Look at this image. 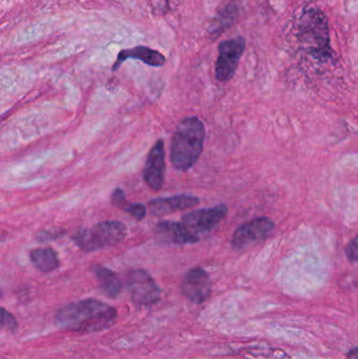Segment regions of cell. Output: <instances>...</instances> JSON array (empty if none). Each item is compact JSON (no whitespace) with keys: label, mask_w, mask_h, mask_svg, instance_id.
I'll use <instances>...</instances> for the list:
<instances>
[{"label":"cell","mask_w":358,"mask_h":359,"mask_svg":"<svg viewBox=\"0 0 358 359\" xmlns=\"http://www.w3.org/2000/svg\"><path fill=\"white\" fill-rule=\"evenodd\" d=\"M117 317L115 308L97 299H84L61 308L56 321L61 328L82 333H95L110 328Z\"/></svg>","instance_id":"1"},{"label":"cell","mask_w":358,"mask_h":359,"mask_svg":"<svg viewBox=\"0 0 358 359\" xmlns=\"http://www.w3.org/2000/svg\"><path fill=\"white\" fill-rule=\"evenodd\" d=\"M206 129L198 117L184 118L177 126L170 146V161L175 169L188 171L203 151Z\"/></svg>","instance_id":"2"},{"label":"cell","mask_w":358,"mask_h":359,"mask_svg":"<svg viewBox=\"0 0 358 359\" xmlns=\"http://www.w3.org/2000/svg\"><path fill=\"white\" fill-rule=\"evenodd\" d=\"M298 38L314 58L327 60L333 57L328 21L320 10L316 8L305 10L298 21Z\"/></svg>","instance_id":"3"},{"label":"cell","mask_w":358,"mask_h":359,"mask_svg":"<svg viewBox=\"0 0 358 359\" xmlns=\"http://www.w3.org/2000/svg\"><path fill=\"white\" fill-rule=\"evenodd\" d=\"M127 230L123 223L105 221L79 230L73 236V240L82 251L90 253L120 244L127 236Z\"/></svg>","instance_id":"4"},{"label":"cell","mask_w":358,"mask_h":359,"mask_svg":"<svg viewBox=\"0 0 358 359\" xmlns=\"http://www.w3.org/2000/svg\"><path fill=\"white\" fill-rule=\"evenodd\" d=\"M246 41L243 37L225 40L219 45V56L216 62V79L228 82L235 76L240 60L245 51Z\"/></svg>","instance_id":"5"},{"label":"cell","mask_w":358,"mask_h":359,"mask_svg":"<svg viewBox=\"0 0 358 359\" xmlns=\"http://www.w3.org/2000/svg\"><path fill=\"white\" fill-rule=\"evenodd\" d=\"M274 228V222L266 216L253 219L235 230L231 238L232 246L235 249H243L255 243L261 242L272 234Z\"/></svg>","instance_id":"6"},{"label":"cell","mask_w":358,"mask_h":359,"mask_svg":"<svg viewBox=\"0 0 358 359\" xmlns=\"http://www.w3.org/2000/svg\"><path fill=\"white\" fill-rule=\"evenodd\" d=\"M228 208L226 205L221 204L212 208L198 209L185 214L182 218L184 226L192 234H207L216 228L227 216Z\"/></svg>","instance_id":"7"},{"label":"cell","mask_w":358,"mask_h":359,"mask_svg":"<svg viewBox=\"0 0 358 359\" xmlns=\"http://www.w3.org/2000/svg\"><path fill=\"white\" fill-rule=\"evenodd\" d=\"M127 288L133 301L139 305H153L160 299V288L145 270L137 269L129 272Z\"/></svg>","instance_id":"8"},{"label":"cell","mask_w":358,"mask_h":359,"mask_svg":"<svg viewBox=\"0 0 358 359\" xmlns=\"http://www.w3.org/2000/svg\"><path fill=\"white\" fill-rule=\"evenodd\" d=\"M166 162H165L164 141L159 140L149 151L143 169L145 183L155 191L160 190L164 185Z\"/></svg>","instance_id":"9"},{"label":"cell","mask_w":358,"mask_h":359,"mask_svg":"<svg viewBox=\"0 0 358 359\" xmlns=\"http://www.w3.org/2000/svg\"><path fill=\"white\" fill-rule=\"evenodd\" d=\"M212 292L210 276L202 268H192L185 274L182 282V293L194 304H202L209 297Z\"/></svg>","instance_id":"10"},{"label":"cell","mask_w":358,"mask_h":359,"mask_svg":"<svg viewBox=\"0 0 358 359\" xmlns=\"http://www.w3.org/2000/svg\"><path fill=\"white\" fill-rule=\"evenodd\" d=\"M155 236L160 242L170 245H188L199 242L200 238L192 234L182 222L163 221L155 227Z\"/></svg>","instance_id":"11"},{"label":"cell","mask_w":358,"mask_h":359,"mask_svg":"<svg viewBox=\"0 0 358 359\" xmlns=\"http://www.w3.org/2000/svg\"><path fill=\"white\" fill-rule=\"evenodd\" d=\"M129 59H137V60L143 61L145 64L153 66V68L163 66L165 61H166L164 55L161 54L158 51L153 50L151 47H144V45H139V47H133V49H125V50L120 51L112 71L116 72V71L119 70L122 63L124 61L129 60Z\"/></svg>","instance_id":"12"},{"label":"cell","mask_w":358,"mask_h":359,"mask_svg":"<svg viewBox=\"0 0 358 359\" xmlns=\"http://www.w3.org/2000/svg\"><path fill=\"white\" fill-rule=\"evenodd\" d=\"M200 199L196 195H179L172 198L155 199L149 203V210L153 216H165L175 211L185 210L196 206Z\"/></svg>","instance_id":"13"},{"label":"cell","mask_w":358,"mask_h":359,"mask_svg":"<svg viewBox=\"0 0 358 359\" xmlns=\"http://www.w3.org/2000/svg\"><path fill=\"white\" fill-rule=\"evenodd\" d=\"M92 272L99 283L100 289L106 297L115 299L120 295L122 290V284L119 277L113 270L108 269L102 265H94Z\"/></svg>","instance_id":"14"},{"label":"cell","mask_w":358,"mask_h":359,"mask_svg":"<svg viewBox=\"0 0 358 359\" xmlns=\"http://www.w3.org/2000/svg\"><path fill=\"white\" fill-rule=\"evenodd\" d=\"M29 258L32 260L33 265L39 271L48 272L54 271L59 267L58 254L53 248H37L29 252Z\"/></svg>","instance_id":"15"},{"label":"cell","mask_w":358,"mask_h":359,"mask_svg":"<svg viewBox=\"0 0 358 359\" xmlns=\"http://www.w3.org/2000/svg\"><path fill=\"white\" fill-rule=\"evenodd\" d=\"M237 15V7L232 5H227L210 23L208 34L212 39L218 38L225 29H229L233 25Z\"/></svg>","instance_id":"16"},{"label":"cell","mask_w":358,"mask_h":359,"mask_svg":"<svg viewBox=\"0 0 358 359\" xmlns=\"http://www.w3.org/2000/svg\"><path fill=\"white\" fill-rule=\"evenodd\" d=\"M112 202L118 208L122 209L125 211L127 214H131V216L136 219V220L141 221L146 216V207L143 204H133V203H129V201L125 198L124 191L121 188H116L112 195Z\"/></svg>","instance_id":"17"},{"label":"cell","mask_w":358,"mask_h":359,"mask_svg":"<svg viewBox=\"0 0 358 359\" xmlns=\"http://www.w3.org/2000/svg\"><path fill=\"white\" fill-rule=\"evenodd\" d=\"M64 230L55 228V230H42V232H39L37 238H38V240H40V242H48V240H56V238H60V236H64Z\"/></svg>","instance_id":"18"},{"label":"cell","mask_w":358,"mask_h":359,"mask_svg":"<svg viewBox=\"0 0 358 359\" xmlns=\"http://www.w3.org/2000/svg\"><path fill=\"white\" fill-rule=\"evenodd\" d=\"M345 252L350 262H358V234L350 240Z\"/></svg>","instance_id":"19"},{"label":"cell","mask_w":358,"mask_h":359,"mask_svg":"<svg viewBox=\"0 0 358 359\" xmlns=\"http://www.w3.org/2000/svg\"><path fill=\"white\" fill-rule=\"evenodd\" d=\"M17 323L10 314L9 312H7V310L3 309V327H7L9 329L16 328Z\"/></svg>","instance_id":"20"},{"label":"cell","mask_w":358,"mask_h":359,"mask_svg":"<svg viewBox=\"0 0 358 359\" xmlns=\"http://www.w3.org/2000/svg\"><path fill=\"white\" fill-rule=\"evenodd\" d=\"M347 357L349 359H358V347L352 348L351 350L348 351Z\"/></svg>","instance_id":"21"}]
</instances>
